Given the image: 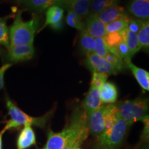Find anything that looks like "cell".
<instances>
[{
  "instance_id": "1",
  "label": "cell",
  "mask_w": 149,
  "mask_h": 149,
  "mask_svg": "<svg viewBox=\"0 0 149 149\" xmlns=\"http://www.w3.org/2000/svg\"><path fill=\"white\" fill-rule=\"evenodd\" d=\"M86 130H88L86 115L83 108H77L64 129L58 133L48 131L47 141L42 149H62L70 141Z\"/></svg>"
},
{
  "instance_id": "2",
  "label": "cell",
  "mask_w": 149,
  "mask_h": 149,
  "mask_svg": "<svg viewBox=\"0 0 149 149\" xmlns=\"http://www.w3.org/2000/svg\"><path fill=\"white\" fill-rule=\"evenodd\" d=\"M24 11H17L9 30V47L33 44L35 33L40 26L41 17L37 14L33 13L31 19L24 22L22 17Z\"/></svg>"
},
{
  "instance_id": "3",
  "label": "cell",
  "mask_w": 149,
  "mask_h": 149,
  "mask_svg": "<svg viewBox=\"0 0 149 149\" xmlns=\"http://www.w3.org/2000/svg\"><path fill=\"white\" fill-rule=\"evenodd\" d=\"M6 105L8 109L9 116L10 117L3 128L6 131L13 128L17 129L21 126L26 125L44 128L53 113V111H51L42 117H32L22 111L8 97L6 99Z\"/></svg>"
},
{
  "instance_id": "4",
  "label": "cell",
  "mask_w": 149,
  "mask_h": 149,
  "mask_svg": "<svg viewBox=\"0 0 149 149\" xmlns=\"http://www.w3.org/2000/svg\"><path fill=\"white\" fill-rule=\"evenodd\" d=\"M130 126L120 117L111 128L97 136L94 149H120Z\"/></svg>"
},
{
  "instance_id": "5",
  "label": "cell",
  "mask_w": 149,
  "mask_h": 149,
  "mask_svg": "<svg viewBox=\"0 0 149 149\" xmlns=\"http://www.w3.org/2000/svg\"><path fill=\"white\" fill-rule=\"evenodd\" d=\"M119 116L130 125L137 121H141L148 115V100L138 97L115 103Z\"/></svg>"
},
{
  "instance_id": "6",
  "label": "cell",
  "mask_w": 149,
  "mask_h": 149,
  "mask_svg": "<svg viewBox=\"0 0 149 149\" xmlns=\"http://www.w3.org/2000/svg\"><path fill=\"white\" fill-rule=\"evenodd\" d=\"M85 66L92 72H100L107 74L108 76L116 74L119 72L104 57H100L95 53L86 56Z\"/></svg>"
},
{
  "instance_id": "7",
  "label": "cell",
  "mask_w": 149,
  "mask_h": 149,
  "mask_svg": "<svg viewBox=\"0 0 149 149\" xmlns=\"http://www.w3.org/2000/svg\"><path fill=\"white\" fill-rule=\"evenodd\" d=\"M105 105H102L86 115L87 126L88 131L93 135L99 136L105 131V118H104Z\"/></svg>"
},
{
  "instance_id": "8",
  "label": "cell",
  "mask_w": 149,
  "mask_h": 149,
  "mask_svg": "<svg viewBox=\"0 0 149 149\" xmlns=\"http://www.w3.org/2000/svg\"><path fill=\"white\" fill-rule=\"evenodd\" d=\"M35 53V50L33 44L13 46L8 48L6 59L13 63L28 61L33 59Z\"/></svg>"
},
{
  "instance_id": "9",
  "label": "cell",
  "mask_w": 149,
  "mask_h": 149,
  "mask_svg": "<svg viewBox=\"0 0 149 149\" xmlns=\"http://www.w3.org/2000/svg\"><path fill=\"white\" fill-rule=\"evenodd\" d=\"M64 10L61 7L54 5L47 9L46 12V19L44 26L40 31L46 26H50L55 31H60L63 28Z\"/></svg>"
},
{
  "instance_id": "10",
  "label": "cell",
  "mask_w": 149,
  "mask_h": 149,
  "mask_svg": "<svg viewBox=\"0 0 149 149\" xmlns=\"http://www.w3.org/2000/svg\"><path fill=\"white\" fill-rule=\"evenodd\" d=\"M58 6L72 11L83 19L90 14L91 0H59Z\"/></svg>"
},
{
  "instance_id": "11",
  "label": "cell",
  "mask_w": 149,
  "mask_h": 149,
  "mask_svg": "<svg viewBox=\"0 0 149 149\" xmlns=\"http://www.w3.org/2000/svg\"><path fill=\"white\" fill-rule=\"evenodd\" d=\"M127 10L138 19L148 20L149 0H130L127 5Z\"/></svg>"
},
{
  "instance_id": "12",
  "label": "cell",
  "mask_w": 149,
  "mask_h": 149,
  "mask_svg": "<svg viewBox=\"0 0 149 149\" xmlns=\"http://www.w3.org/2000/svg\"><path fill=\"white\" fill-rule=\"evenodd\" d=\"M85 30L94 39L103 37L107 34L106 24L100 21L97 17L94 15H89L86 19Z\"/></svg>"
},
{
  "instance_id": "13",
  "label": "cell",
  "mask_w": 149,
  "mask_h": 149,
  "mask_svg": "<svg viewBox=\"0 0 149 149\" xmlns=\"http://www.w3.org/2000/svg\"><path fill=\"white\" fill-rule=\"evenodd\" d=\"M102 105L100 90L95 87L91 86L82 104V108L86 115H87L92 111L99 109Z\"/></svg>"
},
{
  "instance_id": "14",
  "label": "cell",
  "mask_w": 149,
  "mask_h": 149,
  "mask_svg": "<svg viewBox=\"0 0 149 149\" xmlns=\"http://www.w3.org/2000/svg\"><path fill=\"white\" fill-rule=\"evenodd\" d=\"M35 144L36 136L32 126H24L17 139V149H28Z\"/></svg>"
},
{
  "instance_id": "15",
  "label": "cell",
  "mask_w": 149,
  "mask_h": 149,
  "mask_svg": "<svg viewBox=\"0 0 149 149\" xmlns=\"http://www.w3.org/2000/svg\"><path fill=\"white\" fill-rule=\"evenodd\" d=\"M59 0H22L19 2L35 14L41 13L54 5H59Z\"/></svg>"
},
{
  "instance_id": "16",
  "label": "cell",
  "mask_w": 149,
  "mask_h": 149,
  "mask_svg": "<svg viewBox=\"0 0 149 149\" xmlns=\"http://www.w3.org/2000/svg\"><path fill=\"white\" fill-rule=\"evenodd\" d=\"M127 15L128 14L126 13L125 9L118 5L108 8L96 15L99 19L103 22L104 24H107L110 22Z\"/></svg>"
},
{
  "instance_id": "17",
  "label": "cell",
  "mask_w": 149,
  "mask_h": 149,
  "mask_svg": "<svg viewBox=\"0 0 149 149\" xmlns=\"http://www.w3.org/2000/svg\"><path fill=\"white\" fill-rule=\"evenodd\" d=\"M99 90L102 104H111L116 102L118 97V91L114 84L106 81L100 86Z\"/></svg>"
},
{
  "instance_id": "18",
  "label": "cell",
  "mask_w": 149,
  "mask_h": 149,
  "mask_svg": "<svg viewBox=\"0 0 149 149\" xmlns=\"http://www.w3.org/2000/svg\"><path fill=\"white\" fill-rule=\"evenodd\" d=\"M126 66H127L133 73L139 86L145 91H149V72L143 68L136 66L131 61H126Z\"/></svg>"
},
{
  "instance_id": "19",
  "label": "cell",
  "mask_w": 149,
  "mask_h": 149,
  "mask_svg": "<svg viewBox=\"0 0 149 149\" xmlns=\"http://www.w3.org/2000/svg\"><path fill=\"white\" fill-rule=\"evenodd\" d=\"M79 51L81 54L88 56L94 53L95 39L85 31H81L78 41Z\"/></svg>"
},
{
  "instance_id": "20",
  "label": "cell",
  "mask_w": 149,
  "mask_h": 149,
  "mask_svg": "<svg viewBox=\"0 0 149 149\" xmlns=\"http://www.w3.org/2000/svg\"><path fill=\"white\" fill-rule=\"evenodd\" d=\"M120 1V0H91L89 15H96L105 9L117 5Z\"/></svg>"
},
{
  "instance_id": "21",
  "label": "cell",
  "mask_w": 149,
  "mask_h": 149,
  "mask_svg": "<svg viewBox=\"0 0 149 149\" xmlns=\"http://www.w3.org/2000/svg\"><path fill=\"white\" fill-rule=\"evenodd\" d=\"M124 42L129 50L132 57L137 52L140 51L141 46L139 44L137 33H133L126 29L125 31V34H124Z\"/></svg>"
},
{
  "instance_id": "22",
  "label": "cell",
  "mask_w": 149,
  "mask_h": 149,
  "mask_svg": "<svg viewBox=\"0 0 149 149\" xmlns=\"http://www.w3.org/2000/svg\"><path fill=\"white\" fill-rule=\"evenodd\" d=\"M126 30L122 31V32L107 33V34L104 35L103 39L109 51L114 49L121 42H124Z\"/></svg>"
},
{
  "instance_id": "23",
  "label": "cell",
  "mask_w": 149,
  "mask_h": 149,
  "mask_svg": "<svg viewBox=\"0 0 149 149\" xmlns=\"http://www.w3.org/2000/svg\"><path fill=\"white\" fill-rule=\"evenodd\" d=\"M130 18V17L127 15L106 24L107 33L122 32V31L126 30L128 27Z\"/></svg>"
},
{
  "instance_id": "24",
  "label": "cell",
  "mask_w": 149,
  "mask_h": 149,
  "mask_svg": "<svg viewBox=\"0 0 149 149\" xmlns=\"http://www.w3.org/2000/svg\"><path fill=\"white\" fill-rule=\"evenodd\" d=\"M137 39L141 48L148 51L149 48V21L144 20L142 26L137 33Z\"/></svg>"
},
{
  "instance_id": "25",
  "label": "cell",
  "mask_w": 149,
  "mask_h": 149,
  "mask_svg": "<svg viewBox=\"0 0 149 149\" xmlns=\"http://www.w3.org/2000/svg\"><path fill=\"white\" fill-rule=\"evenodd\" d=\"M66 22L68 25L76 29L80 32L85 31V22L82 18L71 10H68Z\"/></svg>"
},
{
  "instance_id": "26",
  "label": "cell",
  "mask_w": 149,
  "mask_h": 149,
  "mask_svg": "<svg viewBox=\"0 0 149 149\" xmlns=\"http://www.w3.org/2000/svg\"><path fill=\"white\" fill-rule=\"evenodd\" d=\"M10 16L0 18V45L8 48L9 47V29L7 26V20Z\"/></svg>"
},
{
  "instance_id": "27",
  "label": "cell",
  "mask_w": 149,
  "mask_h": 149,
  "mask_svg": "<svg viewBox=\"0 0 149 149\" xmlns=\"http://www.w3.org/2000/svg\"><path fill=\"white\" fill-rule=\"evenodd\" d=\"M109 51L115 54H117V55L120 56L121 58L124 61V62L128 61H131L132 57L131 55H130L129 50H128L127 46H126L124 41L121 42L118 46H116V48H114V49L110 50Z\"/></svg>"
},
{
  "instance_id": "28",
  "label": "cell",
  "mask_w": 149,
  "mask_h": 149,
  "mask_svg": "<svg viewBox=\"0 0 149 149\" xmlns=\"http://www.w3.org/2000/svg\"><path fill=\"white\" fill-rule=\"evenodd\" d=\"M104 58L107 59L110 64L113 65L119 72L122 70L126 66L124 61L121 58L120 56L117 55V54L111 53V52L109 51V53L106 55Z\"/></svg>"
},
{
  "instance_id": "29",
  "label": "cell",
  "mask_w": 149,
  "mask_h": 149,
  "mask_svg": "<svg viewBox=\"0 0 149 149\" xmlns=\"http://www.w3.org/2000/svg\"><path fill=\"white\" fill-rule=\"evenodd\" d=\"M108 53L109 50L104 42L103 37H97L95 39L94 53L100 57H104Z\"/></svg>"
},
{
  "instance_id": "30",
  "label": "cell",
  "mask_w": 149,
  "mask_h": 149,
  "mask_svg": "<svg viewBox=\"0 0 149 149\" xmlns=\"http://www.w3.org/2000/svg\"><path fill=\"white\" fill-rule=\"evenodd\" d=\"M88 133V130H86L85 131L82 132L77 137H76L72 140L70 141L62 149H73L76 148V147H79L80 145L84 142V141L87 138Z\"/></svg>"
},
{
  "instance_id": "31",
  "label": "cell",
  "mask_w": 149,
  "mask_h": 149,
  "mask_svg": "<svg viewBox=\"0 0 149 149\" xmlns=\"http://www.w3.org/2000/svg\"><path fill=\"white\" fill-rule=\"evenodd\" d=\"M109 76L106 74L100 72H93L92 79H91V86L95 87L100 89V86L107 81Z\"/></svg>"
},
{
  "instance_id": "32",
  "label": "cell",
  "mask_w": 149,
  "mask_h": 149,
  "mask_svg": "<svg viewBox=\"0 0 149 149\" xmlns=\"http://www.w3.org/2000/svg\"><path fill=\"white\" fill-rule=\"evenodd\" d=\"M144 20L138 19L135 18H130L129 22H128L127 29L131 32L137 33L139 32V31L142 26V24L144 23Z\"/></svg>"
},
{
  "instance_id": "33",
  "label": "cell",
  "mask_w": 149,
  "mask_h": 149,
  "mask_svg": "<svg viewBox=\"0 0 149 149\" xmlns=\"http://www.w3.org/2000/svg\"><path fill=\"white\" fill-rule=\"evenodd\" d=\"M141 121H142L144 123V128H143L142 133H141V138L143 141H148V126H149V122H148V115L144 117Z\"/></svg>"
},
{
  "instance_id": "34",
  "label": "cell",
  "mask_w": 149,
  "mask_h": 149,
  "mask_svg": "<svg viewBox=\"0 0 149 149\" xmlns=\"http://www.w3.org/2000/svg\"><path fill=\"white\" fill-rule=\"evenodd\" d=\"M12 65L11 63H8V64L3 65L0 68V91L3 88V86H4V75L6 72L12 66Z\"/></svg>"
},
{
  "instance_id": "35",
  "label": "cell",
  "mask_w": 149,
  "mask_h": 149,
  "mask_svg": "<svg viewBox=\"0 0 149 149\" xmlns=\"http://www.w3.org/2000/svg\"><path fill=\"white\" fill-rule=\"evenodd\" d=\"M6 132V130L3 129L2 130L0 131V149H2L3 147V142H2V139H3V135L4 133Z\"/></svg>"
},
{
  "instance_id": "36",
  "label": "cell",
  "mask_w": 149,
  "mask_h": 149,
  "mask_svg": "<svg viewBox=\"0 0 149 149\" xmlns=\"http://www.w3.org/2000/svg\"><path fill=\"white\" fill-rule=\"evenodd\" d=\"M73 149H81L79 148V147H76V148H73Z\"/></svg>"
},
{
  "instance_id": "37",
  "label": "cell",
  "mask_w": 149,
  "mask_h": 149,
  "mask_svg": "<svg viewBox=\"0 0 149 149\" xmlns=\"http://www.w3.org/2000/svg\"><path fill=\"white\" fill-rule=\"evenodd\" d=\"M16 1L19 3V2H20V1H22V0H16Z\"/></svg>"
}]
</instances>
